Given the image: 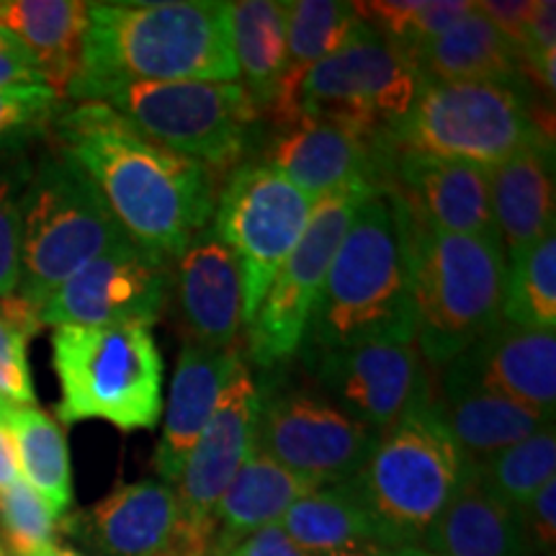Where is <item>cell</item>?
<instances>
[{"mask_svg":"<svg viewBox=\"0 0 556 556\" xmlns=\"http://www.w3.org/2000/svg\"><path fill=\"white\" fill-rule=\"evenodd\" d=\"M420 75L405 52L361 21L345 47L317 62L296 93V116L340 124L381 142L413 106Z\"/></svg>","mask_w":556,"mask_h":556,"instance_id":"30bf717a","label":"cell"},{"mask_svg":"<svg viewBox=\"0 0 556 556\" xmlns=\"http://www.w3.org/2000/svg\"><path fill=\"white\" fill-rule=\"evenodd\" d=\"M238 83L263 116L276 99L287 62V3L240 0L227 3Z\"/></svg>","mask_w":556,"mask_h":556,"instance_id":"4dcf8cb0","label":"cell"},{"mask_svg":"<svg viewBox=\"0 0 556 556\" xmlns=\"http://www.w3.org/2000/svg\"><path fill=\"white\" fill-rule=\"evenodd\" d=\"M361 18L353 3L338 0H291L287 3V62L278 80L276 99L263 116L270 124L296 119V93L304 75L330 58L358 31Z\"/></svg>","mask_w":556,"mask_h":556,"instance_id":"83f0119b","label":"cell"},{"mask_svg":"<svg viewBox=\"0 0 556 556\" xmlns=\"http://www.w3.org/2000/svg\"><path fill=\"white\" fill-rule=\"evenodd\" d=\"M261 163L317 201L353 180H368L379 189L381 142L340 124L296 116L274 124Z\"/></svg>","mask_w":556,"mask_h":556,"instance_id":"ffe728a7","label":"cell"},{"mask_svg":"<svg viewBox=\"0 0 556 556\" xmlns=\"http://www.w3.org/2000/svg\"><path fill=\"white\" fill-rule=\"evenodd\" d=\"M541 137L552 135L533 114L526 83L420 80L413 106L384 144L492 170Z\"/></svg>","mask_w":556,"mask_h":556,"instance_id":"52a82bcc","label":"cell"},{"mask_svg":"<svg viewBox=\"0 0 556 556\" xmlns=\"http://www.w3.org/2000/svg\"><path fill=\"white\" fill-rule=\"evenodd\" d=\"M428 405L384 430L351 479L379 528L381 548L420 544L467 471Z\"/></svg>","mask_w":556,"mask_h":556,"instance_id":"ba28073f","label":"cell"},{"mask_svg":"<svg viewBox=\"0 0 556 556\" xmlns=\"http://www.w3.org/2000/svg\"><path fill=\"white\" fill-rule=\"evenodd\" d=\"M261 405L263 389L255 384L250 368L240 364L176 482L184 528L206 548V556L214 507L255 451Z\"/></svg>","mask_w":556,"mask_h":556,"instance_id":"2e32d148","label":"cell"},{"mask_svg":"<svg viewBox=\"0 0 556 556\" xmlns=\"http://www.w3.org/2000/svg\"><path fill=\"white\" fill-rule=\"evenodd\" d=\"M312 364L328 400L379 435L430 402L415 332L361 340L312 358Z\"/></svg>","mask_w":556,"mask_h":556,"instance_id":"5bb4252c","label":"cell"},{"mask_svg":"<svg viewBox=\"0 0 556 556\" xmlns=\"http://www.w3.org/2000/svg\"><path fill=\"white\" fill-rule=\"evenodd\" d=\"M417 546L441 556H533L518 507L486 490L469 464Z\"/></svg>","mask_w":556,"mask_h":556,"instance_id":"603a6c76","label":"cell"},{"mask_svg":"<svg viewBox=\"0 0 556 556\" xmlns=\"http://www.w3.org/2000/svg\"><path fill=\"white\" fill-rule=\"evenodd\" d=\"M21 50H26V47L21 45L16 37H11V34L5 31L3 26H0V52H21ZM26 52H29V50H26Z\"/></svg>","mask_w":556,"mask_h":556,"instance_id":"7dc6e473","label":"cell"},{"mask_svg":"<svg viewBox=\"0 0 556 556\" xmlns=\"http://www.w3.org/2000/svg\"><path fill=\"white\" fill-rule=\"evenodd\" d=\"M60 528L99 556H206V548L186 533L176 490L155 479L116 486Z\"/></svg>","mask_w":556,"mask_h":556,"instance_id":"d6986e66","label":"cell"},{"mask_svg":"<svg viewBox=\"0 0 556 556\" xmlns=\"http://www.w3.org/2000/svg\"><path fill=\"white\" fill-rule=\"evenodd\" d=\"M492 394L552 417L556 405V336L500 323L443 366V394Z\"/></svg>","mask_w":556,"mask_h":556,"instance_id":"ac0fdd59","label":"cell"},{"mask_svg":"<svg viewBox=\"0 0 556 556\" xmlns=\"http://www.w3.org/2000/svg\"><path fill=\"white\" fill-rule=\"evenodd\" d=\"M29 338L0 315V407H37L29 356Z\"/></svg>","mask_w":556,"mask_h":556,"instance_id":"f35d334b","label":"cell"},{"mask_svg":"<svg viewBox=\"0 0 556 556\" xmlns=\"http://www.w3.org/2000/svg\"><path fill=\"white\" fill-rule=\"evenodd\" d=\"M315 486L319 484L255 448L214 507L208 556H227L253 533L276 526L289 507Z\"/></svg>","mask_w":556,"mask_h":556,"instance_id":"d4e9b609","label":"cell"},{"mask_svg":"<svg viewBox=\"0 0 556 556\" xmlns=\"http://www.w3.org/2000/svg\"><path fill=\"white\" fill-rule=\"evenodd\" d=\"M5 422L16 443L21 479L45 500L54 518H62L73 505V467L60 422L39 407L9 409Z\"/></svg>","mask_w":556,"mask_h":556,"instance_id":"1f68e13d","label":"cell"},{"mask_svg":"<svg viewBox=\"0 0 556 556\" xmlns=\"http://www.w3.org/2000/svg\"><path fill=\"white\" fill-rule=\"evenodd\" d=\"M5 413H9V409L0 407V492L9 490L11 484H16L21 479L16 443H13L11 428L9 422H5Z\"/></svg>","mask_w":556,"mask_h":556,"instance_id":"f6af8a7d","label":"cell"},{"mask_svg":"<svg viewBox=\"0 0 556 556\" xmlns=\"http://www.w3.org/2000/svg\"><path fill=\"white\" fill-rule=\"evenodd\" d=\"M402 217L417 351L426 364L446 366L503 323L505 248L497 235L441 232L405 208Z\"/></svg>","mask_w":556,"mask_h":556,"instance_id":"277c9868","label":"cell"},{"mask_svg":"<svg viewBox=\"0 0 556 556\" xmlns=\"http://www.w3.org/2000/svg\"><path fill=\"white\" fill-rule=\"evenodd\" d=\"M381 556H441L433 552H426L420 546H397V548H381Z\"/></svg>","mask_w":556,"mask_h":556,"instance_id":"bcb514c9","label":"cell"},{"mask_svg":"<svg viewBox=\"0 0 556 556\" xmlns=\"http://www.w3.org/2000/svg\"><path fill=\"white\" fill-rule=\"evenodd\" d=\"M0 556H11V554H9V548L3 546V541H0Z\"/></svg>","mask_w":556,"mask_h":556,"instance_id":"f907efd6","label":"cell"},{"mask_svg":"<svg viewBox=\"0 0 556 556\" xmlns=\"http://www.w3.org/2000/svg\"><path fill=\"white\" fill-rule=\"evenodd\" d=\"M328 556H381V548L379 546H356V548H343V552H336Z\"/></svg>","mask_w":556,"mask_h":556,"instance_id":"c3c4849f","label":"cell"},{"mask_svg":"<svg viewBox=\"0 0 556 556\" xmlns=\"http://www.w3.org/2000/svg\"><path fill=\"white\" fill-rule=\"evenodd\" d=\"M379 189L397 197L409 217L426 227L451 235H497L490 170L479 165L387 148L381 139Z\"/></svg>","mask_w":556,"mask_h":556,"instance_id":"e0dca14e","label":"cell"},{"mask_svg":"<svg viewBox=\"0 0 556 556\" xmlns=\"http://www.w3.org/2000/svg\"><path fill=\"white\" fill-rule=\"evenodd\" d=\"M374 189L377 186L368 180H353L315 201L302 240L278 268L253 323L248 325L250 356L258 366L270 368L302 351L330 263L358 206Z\"/></svg>","mask_w":556,"mask_h":556,"instance_id":"7c38bea8","label":"cell"},{"mask_svg":"<svg viewBox=\"0 0 556 556\" xmlns=\"http://www.w3.org/2000/svg\"><path fill=\"white\" fill-rule=\"evenodd\" d=\"M170 80L238 83L227 3H88L80 67L67 96L86 103L124 83Z\"/></svg>","mask_w":556,"mask_h":556,"instance_id":"7a4b0ae2","label":"cell"},{"mask_svg":"<svg viewBox=\"0 0 556 556\" xmlns=\"http://www.w3.org/2000/svg\"><path fill=\"white\" fill-rule=\"evenodd\" d=\"M47 86L39 62L29 52H0V88ZM50 88V86H47Z\"/></svg>","mask_w":556,"mask_h":556,"instance_id":"ee69618b","label":"cell"},{"mask_svg":"<svg viewBox=\"0 0 556 556\" xmlns=\"http://www.w3.org/2000/svg\"><path fill=\"white\" fill-rule=\"evenodd\" d=\"M58 420H103L122 433L163 417V356L148 325H62L52 332Z\"/></svg>","mask_w":556,"mask_h":556,"instance_id":"5b68a950","label":"cell"},{"mask_svg":"<svg viewBox=\"0 0 556 556\" xmlns=\"http://www.w3.org/2000/svg\"><path fill=\"white\" fill-rule=\"evenodd\" d=\"M526 78L533 80L541 93L552 99L556 86V3L536 0L533 3L531 26H528L526 47L520 52Z\"/></svg>","mask_w":556,"mask_h":556,"instance_id":"ab89813d","label":"cell"},{"mask_svg":"<svg viewBox=\"0 0 556 556\" xmlns=\"http://www.w3.org/2000/svg\"><path fill=\"white\" fill-rule=\"evenodd\" d=\"M60 523L24 479L0 492V541L11 556H45L58 546Z\"/></svg>","mask_w":556,"mask_h":556,"instance_id":"d590c367","label":"cell"},{"mask_svg":"<svg viewBox=\"0 0 556 556\" xmlns=\"http://www.w3.org/2000/svg\"><path fill=\"white\" fill-rule=\"evenodd\" d=\"M127 238L99 189L65 152L31 163L21 197L16 296L37 312L67 278Z\"/></svg>","mask_w":556,"mask_h":556,"instance_id":"8992f818","label":"cell"},{"mask_svg":"<svg viewBox=\"0 0 556 556\" xmlns=\"http://www.w3.org/2000/svg\"><path fill=\"white\" fill-rule=\"evenodd\" d=\"M242 364L238 345L222 348H201L184 343L178 356L176 374L170 381V397L163 420V435L152 456L157 475L165 484H176L180 471L186 467V458L197 446L204 433L206 422L212 420L222 394Z\"/></svg>","mask_w":556,"mask_h":556,"instance_id":"7402d4cb","label":"cell"},{"mask_svg":"<svg viewBox=\"0 0 556 556\" xmlns=\"http://www.w3.org/2000/svg\"><path fill=\"white\" fill-rule=\"evenodd\" d=\"M227 556H317L302 548L296 541H291L281 526H268L263 531L253 533V536L235 546Z\"/></svg>","mask_w":556,"mask_h":556,"instance_id":"7bdbcfd3","label":"cell"},{"mask_svg":"<svg viewBox=\"0 0 556 556\" xmlns=\"http://www.w3.org/2000/svg\"><path fill=\"white\" fill-rule=\"evenodd\" d=\"M312 201L261 160L229 173L214 206L212 232L232 250L242 276V317L253 323L278 268L307 229Z\"/></svg>","mask_w":556,"mask_h":556,"instance_id":"8fae6325","label":"cell"},{"mask_svg":"<svg viewBox=\"0 0 556 556\" xmlns=\"http://www.w3.org/2000/svg\"><path fill=\"white\" fill-rule=\"evenodd\" d=\"M536 0H477V9L518 54L523 52Z\"/></svg>","mask_w":556,"mask_h":556,"instance_id":"b9f144b4","label":"cell"},{"mask_svg":"<svg viewBox=\"0 0 556 556\" xmlns=\"http://www.w3.org/2000/svg\"><path fill=\"white\" fill-rule=\"evenodd\" d=\"M54 131L122 232L155 261H176L214 217L212 173L139 135L106 103H78L58 116Z\"/></svg>","mask_w":556,"mask_h":556,"instance_id":"6da1fadb","label":"cell"},{"mask_svg":"<svg viewBox=\"0 0 556 556\" xmlns=\"http://www.w3.org/2000/svg\"><path fill=\"white\" fill-rule=\"evenodd\" d=\"M47 556H83V554H78V552H73V548H62V546H54L50 554Z\"/></svg>","mask_w":556,"mask_h":556,"instance_id":"681fc988","label":"cell"},{"mask_svg":"<svg viewBox=\"0 0 556 556\" xmlns=\"http://www.w3.org/2000/svg\"><path fill=\"white\" fill-rule=\"evenodd\" d=\"M168 294L165 263L152 258L129 238L103 250L99 258L67 278L41 304L39 323L62 325H152Z\"/></svg>","mask_w":556,"mask_h":556,"instance_id":"9a60e30c","label":"cell"},{"mask_svg":"<svg viewBox=\"0 0 556 556\" xmlns=\"http://www.w3.org/2000/svg\"><path fill=\"white\" fill-rule=\"evenodd\" d=\"M60 101V96L47 86L0 88V148L21 144L54 122Z\"/></svg>","mask_w":556,"mask_h":556,"instance_id":"74e56055","label":"cell"},{"mask_svg":"<svg viewBox=\"0 0 556 556\" xmlns=\"http://www.w3.org/2000/svg\"><path fill=\"white\" fill-rule=\"evenodd\" d=\"M531 552L554 556L556 552V479L518 507Z\"/></svg>","mask_w":556,"mask_h":556,"instance_id":"60d3db41","label":"cell"},{"mask_svg":"<svg viewBox=\"0 0 556 556\" xmlns=\"http://www.w3.org/2000/svg\"><path fill=\"white\" fill-rule=\"evenodd\" d=\"M469 469L503 503L513 507L526 505L556 475L554 422L495 456L469 464Z\"/></svg>","mask_w":556,"mask_h":556,"instance_id":"836d02e7","label":"cell"},{"mask_svg":"<svg viewBox=\"0 0 556 556\" xmlns=\"http://www.w3.org/2000/svg\"><path fill=\"white\" fill-rule=\"evenodd\" d=\"M379 433L345 415L312 389L266 392L255 428V448L317 484L353 479L377 446Z\"/></svg>","mask_w":556,"mask_h":556,"instance_id":"4fadbf2b","label":"cell"},{"mask_svg":"<svg viewBox=\"0 0 556 556\" xmlns=\"http://www.w3.org/2000/svg\"><path fill=\"white\" fill-rule=\"evenodd\" d=\"M503 323L523 330L556 328V235L507 258Z\"/></svg>","mask_w":556,"mask_h":556,"instance_id":"d6a6232c","label":"cell"},{"mask_svg":"<svg viewBox=\"0 0 556 556\" xmlns=\"http://www.w3.org/2000/svg\"><path fill=\"white\" fill-rule=\"evenodd\" d=\"M392 332H415L405 217L392 193L374 189L330 263L304 345L317 358Z\"/></svg>","mask_w":556,"mask_h":556,"instance_id":"3957f363","label":"cell"},{"mask_svg":"<svg viewBox=\"0 0 556 556\" xmlns=\"http://www.w3.org/2000/svg\"><path fill=\"white\" fill-rule=\"evenodd\" d=\"M176 304L186 343L232 348L242 317V276L232 250L204 229L178 255Z\"/></svg>","mask_w":556,"mask_h":556,"instance_id":"44dd1931","label":"cell"},{"mask_svg":"<svg viewBox=\"0 0 556 556\" xmlns=\"http://www.w3.org/2000/svg\"><path fill=\"white\" fill-rule=\"evenodd\" d=\"M428 407L467 464L495 456L554 422L518 402L475 392L430 397Z\"/></svg>","mask_w":556,"mask_h":556,"instance_id":"f1b7e54d","label":"cell"},{"mask_svg":"<svg viewBox=\"0 0 556 556\" xmlns=\"http://www.w3.org/2000/svg\"><path fill=\"white\" fill-rule=\"evenodd\" d=\"M86 24L83 0H0V26L31 52L60 99L78 75Z\"/></svg>","mask_w":556,"mask_h":556,"instance_id":"4316f807","label":"cell"},{"mask_svg":"<svg viewBox=\"0 0 556 556\" xmlns=\"http://www.w3.org/2000/svg\"><path fill=\"white\" fill-rule=\"evenodd\" d=\"M45 556H47V554H45Z\"/></svg>","mask_w":556,"mask_h":556,"instance_id":"816d5d0a","label":"cell"},{"mask_svg":"<svg viewBox=\"0 0 556 556\" xmlns=\"http://www.w3.org/2000/svg\"><path fill=\"white\" fill-rule=\"evenodd\" d=\"M420 80L433 83H526L520 54L500 37L484 13L471 9L438 37L407 52Z\"/></svg>","mask_w":556,"mask_h":556,"instance_id":"484cf974","label":"cell"},{"mask_svg":"<svg viewBox=\"0 0 556 556\" xmlns=\"http://www.w3.org/2000/svg\"><path fill=\"white\" fill-rule=\"evenodd\" d=\"M31 176V160L21 150L0 148V299L18 289V242H21V197Z\"/></svg>","mask_w":556,"mask_h":556,"instance_id":"8d00e7d4","label":"cell"},{"mask_svg":"<svg viewBox=\"0 0 556 556\" xmlns=\"http://www.w3.org/2000/svg\"><path fill=\"white\" fill-rule=\"evenodd\" d=\"M475 9V0H368L353 3L356 16L400 52L438 37Z\"/></svg>","mask_w":556,"mask_h":556,"instance_id":"e575fe53","label":"cell"},{"mask_svg":"<svg viewBox=\"0 0 556 556\" xmlns=\"http://www.w3.org/2000/svg\"><path fill=\"white\" fill-rule=\"evenodd\" d=\"M139 135L212 173H232L261 114L240 83H124L99 99Z\"/></svg>","mask_w":556,"mask_h":556,"instance_id":"9c48e42d","label":"cell"},{"mask_svg":"<svg viewBox=\"0 0 556 556\" xmlns=\"http://www.w3.org/2000/svg\"><path fill=\"white\" fill-rule=\"evenodd\" d=\"M554 139L541 137L490 170V204L505 255L554 232Z\"/></svg>","mask_w":556,"mask_h":556,"instance_id":"cb8c5ba5","label":"cell"},{"mask_svg":"<svg viewBox=\"0 0 556 556\" xmlns=\"http://www.w3.org/2000/svg\"><path fill=\"white\" fill-rule=\"evenodd\" d=\"M278 526L291 541L317 556L356 546L381 548L379 528L351 479L315 486L289 507Z\"/></svg>","mask_w":556,"mask_h":556,"instance_id":"f546056e","label":"cell"}]
</instances>
